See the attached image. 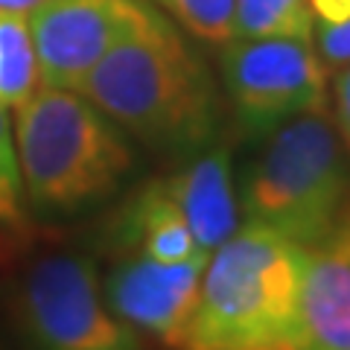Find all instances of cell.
<instances>
[{
	"instance_id": "6",
	"label": "cell",
	"mask_w": 350,
	"mask_h": 350,
	"mask_svg": "<svg viewBox=\"0 0 350 350\" xmlns=\"http://www.w3.org/2000/svg\"><path fill=\"white\" fill-rule=\"evenodd\" d=\"M222 82L248 135L327 111V68L312 38H231L222 47Z\"/></svg>"
},
{
	"instance_id": "9",
	"label": "cell",
	"mask_w": 350,
	"mask_h": 350,
	"mask_svg": "<svg viewBox=\"0 0 350 350\" xmlns=\"http://www.w3.org/2000/svg\"><path fill=\"white\" fill-rule=\"evenodd\" d=\"M161 187L187 219L196 243L207 257L237 234L239 207L228 146L207 144L204 149H196L178 172L161 178Z\"/></svg>"
},
{
	"instance_id": "19",
	"label": "cell",
	"mask_w": 350,
	"mask_h": 350,
	"mask_svg": "<svg viewBox=\"0 0 350 350\" xmlns=\"http://www.w3.org/2000/svg\"><path fill=\"white\" fill-rule=\"evenodd\" d=\"M44 0H0V12L6 15H18V18H29Z\"/></svg>"
},
{
	"instance_id": "12",
	"label": "cell",
	"mask_w": 350,
	"mask_h": 350,
	"mask_svg": "<svg viewBox=\"0 0 350 350\" xmlns=\"http://www.w3.org/2000/svg\"><path fill=\"white\" fill-rule=\"evenodd\" d=\"M38 88V64L24 18L0 12V105L18 108Z\"/></svg>"
},
{
	"instance_id": "2",
	"label": "cell",
	"mask_w": 350,
	"mask_h": 350,
	"mask_svg": "<svg viewBox=\"0 0 350 350\" xmlns=\"http://www.w3.org/2000/svg\"><path fill=\"white\" fill-rule=\"evenodd\" d=\"M304 257L262 225L237 228L207 257L181 350H292Z\"/></svg>"
},
{
	"instance_id": "5",
	"label": "cell",
	"mask_w": 350,
	"mask_h": 350,
	"mask_svg": "<svg viewBox=\"0 0 350 350\" xmlns=\"http://www.w3.org/2000/svg\"><path fill=\"white\" fill-rule=\"evenodd\" d=\"M9 319L24 350H144L137 330L108 306L94 262L53 251L9 289Z\"/></svg>"
},
{
	"instance_id": "7",
	"label": "cell",
	"mask_w": 350,
	"mask_h": 350,
	"mask_svg": "<svg viewBox=\"0 0 350 350\" xmlns=\"http://www.w3.org/2000/svg\"><path fill=\"white\" fill-rule=\"evenodd\" d=\"M135 0H44L29 15L38 82L76 91L126 27Z\"/></svg>"
},
{
	"instance_id": "14",
	"label": "cell",
	"mask_w": 350,
	"mask_h": 350,
	"mask_svg": "<svg viewBox=\"0 0 350 350\" xmlns=\"http://www.w3.org/2000/svg\"><path fill=\"white\" fill-rule=\"evenodd\" d=\"M190 36L207 44H228L234 38L237 0H155Z\"/></svg>"
},
{
	"instance_id": "10",
	"label": "cell",
	"mask_w": 350,
	"mask_h": 350,
	"mask_svg": "<svg viewBox=\"0 0 350 350\" xmlns=\"http://www.w3.org/2000/svg\"><path fill=\"white\" fill-rule=\"evenodd\" d=\"M292 350H350V251H306Z\"/></svg>"
},
{
	"instance_id": "3",
	"label": "cell",
	"mask_w": 350,
	"mask_h": 350,
	"mask_svg": "<svg viewBox=\"0 0 350 350\" xmlns=\"http://www.w3.org/2000/svg\"><path fill=\"white\" fill-rule=\"evenodd\" d=\"M243 216L304 251H350V149L324 111L269 131L243 178Z\"/></svg>"
},
{
	"instance_id": "1",
	"label": "cell",
	"mask_w": 350,
	"mask_h": 350,
	"mask_svg": "<svg viewBox=\"0 0 350 350\" xmlns=\"http://www.w3.org/2000/svg\"><path fill=\"white\" fill-rule=\"evenodd\" d=\"M144 146L193 155L216 137L219 96L211 70L181 29L146 0L76 88Z\"/></svg>"
},
{
	"instance_id": "11",
	"label": "cell",
	"mask_w": 350,
	"mask_h": 350,
	"mask_svg": "<svg viewBox=\"0 0 350 350\" xmlns=\"http://www.w3.org/2000/svg\"><path fill=\"white\" fill-rule=\"evenodd\" d=\"M114 243L123 248V254H140L158 262L207 260V254L196 243L187 219L161 187V181L146 184L123 207L117 219Z\"/></svg>"
},
{
	"instance_id": "15",
	"label": "cell",
	"mask_w": 350,
	"mask_h": 350,
	"mask_svg": "<svg viewBox=\"0 0 350 350\" xmlns=\"http://www.w3.org/2000/svg\"><path fill=\"white\" fill-rule=\"evenodd\" d=\"M21 199H24V184H21L12 123L6 117V105H0V225L21 222Z\"/></svg>"
},
{
	"instance_id": "16",
	"label": "cell",
	"mask_w": 350,
	"mask_h": 350,
	"mask_svg": "<svg viewBox=\"0 0 350 350\" xmlns=\"http://www.w3.org/2000/svg\"><path fill=\"white\" fill-rule=\"evenodd\" d=\"M319 38V56L324 68H347L350 64V21L345 24H319L312 27Z\"/></svg>"
},
{
	"instance_id": "18",
	"label": "cell",
	"mask_w": 350,
	"mask_h": 350,
	"mask_svg": "<svg viewBox=\"0 0 350 350\" xmlns=\"http://www.w3.org/2000/svg\"><path fill=\"white\" fill-rule=\"evenodd\" d=\"M306 3L312 12V27L350 21V0H306Z\"/></svg>"
},
{
	"instance_id": "17",
	"label": "cell",
	"mask_w": 350,
	"mask_h": 350,
	"mask_svg": "<svg viewBox=\"0 0 350 350\" xmlns=\"http://www.w3.org/2000/svg\"><path fill=\"white\" fill-rule=\"evenodd\" d=\"M336 129L350 149V64L336 79Z\"/></svg>"
},
{
	"instance_id": "13",
	"label": "cell",
	"mask_w": 350,
	"mask_h": 350,
	"mask_svg": "<svg viewBox=\"0 0 350 350\" xmlns=\"http://www.w3.org/2000/svg\"><path fill=\"white\" fill-rule=\"evenodd\" d=\"M312 38V12L306 0H237L234 38Z\"/></svg>"
},
{
	"instance_id": "4",
	"label": "cell",
	"mask_w": 350,
	"mask_h": 350,
	"mask_svg": "<svg viewBox=\"0 0 350 350\" xmlns=\"http://www.w3.org/2000/svg\"><path fill=\"white\" fill-rule=\"evenodd\" d=\"M24 196L41 216H73L105 202L135 170L126 131L82 94L32 91L15 108Z\"/></svg>"
},
{
	"instance_id": "8",
	"label": "cell",
	"mask_w": 350,
	"mask_h": 350,
	"mask_svg": "<svg viewBox=\"0 0 350 350\" xmlns=\"http://www.w3.org/2000/svg\"><path fill=\"white\" fill-rule=\"evenodd\" d=\"M207 260L158 262L140 254H123L105 280V301L129 327L181 347L199 298Z\"/></svg>"
}]
</instances>
